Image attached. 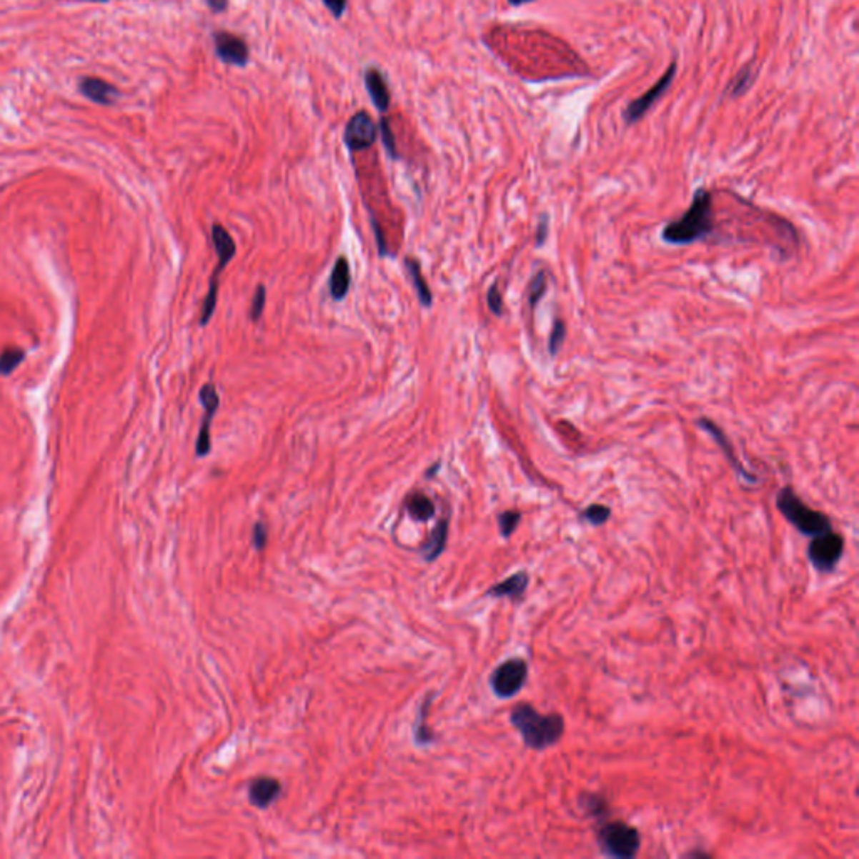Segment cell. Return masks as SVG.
<instances>
[{
  "label": "cell",
  "mask_w": 859,
  "mask_h": 859,
  "mask_svg": "<svg viewBox=\"0 0 859 859\" xmlns=\"http://www.w3.org/2000/svg\"><path fill=\"white\" fill-rule=\"evenodd\" d=\"M322 2H324V6L329 9L331 14L336 19H339L342 14H344L347 6V0H322Z\"/></svg>",
  "instance_id": "obj_32"
},
{
  "label": "cell",
  "mask_w": 859,
  "mask_h": 859,
  "mask_svg": "<svg viewBox=\"0 0 859 859\" xmlns=\"http://www.w3.org/2000/svg\"><path fill=\"white\" fill-rule=\"evenodd\" d=\"M215 52L222 62L229 66L244 67L249 62V44L237 34L217 31L214 34Z\"/></svg>",
  "instance_id": "obj_10"
},
{
  "label": "cell",
  "mask_w": 859,
  "mask_h": 859,
  "mask_svg": "<svg viewBox=\"0 0 859 859\" xmlns=\"http://www.w3.org/2000/svg\"><path fill=\"white\" fill-rule=\"evenodd\" d=\"M752 84V66H747L738 72L735 79H733V83L730 86V93L733 98H737V96H740L744 91L749 89V86Z\"/></svg>",
  "instance_id": "obj_28"
},
{
  "label": "cell",
  "mask_w": 859,
  "mask_h": 859,
  "mask_svg": "<svg viewBox=\"0 0 859 859\" xmlns=\"http://www.w3.org/2000/svg\"><path fill=\"white\" fill-rule=\"evenodd\" d=\"M265 307V287L260 284L257 286V291H255L252 306H250V317H252V321H259L260 316H262Z\"/></svg>",
  "instance_id": "obj_30"
},
{
  "label": "cell",
  "mask_w": 859,
  "mask_h": 859,
  "mask_svg": "<svg viewBox=\"0 0 859 859\" xmlns=\"http://www.w3.org/2000/svg\"><path fill=\"white\" fill-rule=\"evenodd\" d=\"M376 138H378V126L371 118L368 111H358V113L351 116L349 121L346 123L344 144L351 152H363L373 147Z\"/></svg>",
  "instance_id": "obj_9"
},
{
  "label": "cell",
  "mask_w": 859,
  "mask_h": 859,
  "mask_svg": "<svg viewBox=\"0 0 859 859\" xmlns=\"http://www.w3.org/2000/svg\"><path fill=\"white\" fill-rule=\"evenodd\" d=\"M527 2H532V0H509L510 6H522V4H527Z\"/></svg>",
  "instance_id": "obj_35"
},
{
  "label": "cell",
  "mask_w": 859,
  "mask_h": 859,
  "mask_svg": "<svg viewBox=\"0 0 859 859\" xmlns=\"http://www.w3.org/2000/svg\"><path fill=\"white\" fill-rule=\"evenodd\" d=\"M207 6L210 7V11L222 14L229 9V0H207Z\"/></svg>",
  "instance_id": "obj_34"
},
{
  "label": "cell",
  "mask_w": 859,
  "mask_h": 859,
  "mask_svg": "<svg viewBox=\"0 0 859 859\" xmlns=\"http://www.w3.org/2000/svg\"><path fill=\"white\" fill-rule=\"evenodd\" d=\"M564 339H566V322H564L562 319H556L552 324L551 336H549V342H547L549 354L556 356L559 351H561Z\"/></svg>",
  "instance_id": "obj_26"
},
{
  "label": "cell",
  "mask_w": 859,
  "mask_h": 859,
  "mask_svg": "<svg viewBox=\"0 0 859 859\" xmlns=\"http://www.w3.org/2000/svg\"><path fill=\"white\" fill-rule=\"evenodd\" d=\"M435 470H438V463H435V465H433L432 468H430V470H428V474H427V477H432L433 474H435Z\"/></svg>",
  "instance_id": "obj_36"
},
{
  "label": "cell",
  "mask_w": 859,
  "mask_h": 859,
  "mask_svg": "<svg viewBox=\"0 0 859 859\" xmlns=\"http://www.w3.org/2000/svg\"><path fill=\"white\" fill-rule=\"evenodd\" d=\"M212 239H214L215 252H217V255H219V265H217V269L214 270V276H212V279H210L209 294H207V297H205L204 311H202V317H200V326H207L210 322L212 314H214V311L217 307V296H219V279L222 276V272H224V269L227 267V264L234 259L235 252H237V247H235L234 239L230 237V234L227 232L225 227H222L219 224H215L214 227H212Z\"/></svg>",
  "instance_id": "obj_5"
},
{
  "label": "cell",
  "mask_w": 859,
  "mask_h": 859,
  "mask_svg": "<svg viewBox=\"0 0 859 859\" xmlns=\"http://www.w3.org/2000/svg\"><path fill=\"white\" fill-rule=\"evenodd\" d=\"M545 292H547V276H545L544 270H539L532 277V281H530L527 291V302L532 311L537 307V304L540 302V299L545 296Z\"/></svg>",
  "instance_id": "obj_23"
},
{
  "label": "cell",
  "mask_w": 859,
  "mask_h": 859,
  "mask_svg": "<svg viewBox=\"0 0 859 859\" xmlns=\"http://www.w3.org/2000/svg\"><path fill=\"white\" fill-rule=\"evenodd\" d=\"M404 265H407L409 279H412L414 291H417V294H418L419 302H422V306L430 307L433 302V296H432V291H430L428 284H427V281H424V277L422 274V265H419L417 259H409V257L404 260Z\"/></svg>",
  "instance_id": "obj_18"
},
{
  "label": "cell",
  "mask_w": 859,
  "mask_h": 859,
  "mask_svg": "<svg viewBox=\"0 0 859 859\" xmlns=\"http://www.w3.org/2000/svg\"><path fill=\"white\" fill-rule=\"evenodd\" d=\"M529 586V574L527 571H519L512 574L495 586H492L487 591V596L492 597H510V600L519 601L525 595V590Z\"/></svg>",
  "instance_id": "obj_15"
},
{
  "label": "cell",
  "mask_w": 859,
  "mask_h": 859,
  "mask_svg": "<svg viewBox=\"0 0 859 859\" xmlns=\"http://www.w3.org/2000/svg\"><path fill=\"white\" fill-rule=\"evenodd\" d=\"M364 84L373 104L381 113H384V111L389 108V103H392V96H389V88L388 84H386L383 74H381L376 67H369V69H366L364 72Z\"/></svg>",
  "instance_id": "obj_14"
},
{
  "label": "cell",
  "mask_w": 859,
  "mask_h": 859,
  "mask_svg": "<svg viewBox=\"0 0 859 859\" xmlns=\"http://www.w3.org/2000/svg\"><path fill=\"white\" fill-rule=\"evenodd\" d=\"M281 794V784L272 777H259L249 788V799L255 808L265 809Z\"/></svg>",
  "instance_id": "obj_13"
},
{
  "label": "cell",
  "mask_w": 859,
  "mask_h": 859,
  "mask_svg": "<svg viewBox=\"0 0 859 859\" xmlns=\"http://www.w3.org/2000/svg\"><path fill=\"white\" fill-rule=\"evenodd\" d=\"M447 535H448V520H442L440 524L437 525V529L432 532V537L427 540V544L423 545V556L427 561H435V559L440 556L443 547H445L447 544Z\"/></svg>",
  "instance_id": "obj_19"
},
{
  "label": "cell",
  "mask_w": 859,
  "mask_h": 859,
  "mask_svg": "<svg viewBox=\"0 0 859 859\" xmlns=\"http://www.w3.org/2000/svg\"><path fill=\"white\" fill-rule=\"evenodd\" d=\"M844 556V537L833 529L814 535L808 547V557L821 574L833 572Z\"/></svg>",
  "instance_id": "obj_6"
},
{
  "label": "cell",
  "mask_w": 859,
  "mask_h": 859,
  "mask_svg": "<svg viewBox=\"0 0 859 859\" xmlns=\"http://www.w3.org/2000/svg\"><path fill=\"white\" fill-rule=\"evenodd\" d=\"M697 423H698L700 428L705 430L708 435L713 437V440L717 442V445L722 448L723 455H725L728 463H730V465L733 468H735V472H737L738 475L742 477V479H745L747 482H750V484H752V482L757 480L754 474H750V472H747L745 468L742 467L740 460H738V458L735 457V452H733V447H732L730 440H728L725 433H723V430L720 427H718V424L715 422H712V419H708V418H700Z\"/></svg>",
  "instance_id": "obj_12"
},
{
  "label": "cell",
  "mask_w": 859,
  "mask_h": 859,
  "mask_svg": "<svg viewBox=\"0 0 859 859\" xmlns=\"http://www.w3.org/2000/svg\"><path fill=\"white\" fill-rule=\"evenodd\" d=\"M581 808L586 810L587 814L591 815V818L597 819V821H606V815H607V804L606 799L602 798V795L597 794H586L581 798Z\"/></svg>",
  "instance_id": "obj_22"
},
{
  "label": "cell",
  "mask_w": 859,
  "mask_h": 859,
  "mask_svg": "<svg viewBox=\"0 0 859 859\" xmlns=\"http://www.w3.org/2000/svg\"><path fill=\"white\" fill-rule=\"evenodd\" d=\"M79 89L83 91L86 98H89L91 101L99 104H109L114 96H118V91H116L114 86L99 79V77H84V79L81 81Z\"/></svg>",
  "instance_id": "obj_16"
},
{
  "label": "cell",
  "mask_w": 859,
  "mask_h": 859,
  "mask_svg": "<svg viewBox=\"0 0 859 859\" xmlns=\"http://www.w3.org/2000/svg\"><path fill=\"white\" fill-rule=\"evenodd\" d=\"M610 517H611V509L607 505H602V504L587 505L586 509L581 512V519L586 520V522H590L591 525H596V527L606 524L607 520H610Z\"/></svg>",
  "instance_id": "obj_24"
},
{
  "label": "cell",
  "mask_w": 859,
  "mask_h": 859,
  "mask_svg": "<svg viewBox=\"0 0 859 859\" xmlns=\"http://www.w3.org/2000/svg\"><path fill=\"white\" fill-rule=\"evenodd\" d=\"M527 677V661L522 658H510L492 672L490 687L499 698H512L524 688Z\"/></svg>",
  "instance_id": "obj_7"
},
{
  "label": "cell",
  "mask_w": 859,
  "mask_h": 859,
  "mask_svg": "<svg viewBox=\"0 0 859 859\" xmlns=\"http://www.w3.org/2000/svg\"><path fill=\"white\" fill-rule=\"evenodd\" d=\"M510 723L520 733L525 747L532 750H545L556 745L564 735L562 715L540 713L529 703H520L510 713Z\"/></svg>",
  "instance_id": "obj_2"
},
{
  "label": "cell",
  "mask_w": 859,
  "mask_h": 859,
  "mask_svg": "<svg viewBox=\"0 0 859 859\" xmlns=\"http://www.w3.org/2000/svg\"><path fill=\"white\" fill-rule=\"evenodd\" d=\"M26 359V351L22 347L9 346L0 353V374L7 376L17 369V366Z\"/></svg>",
  "instance_id": "obj_21"
},
{
  "label": "cell",
  "mask_w": 859,
  "mask_h": 859,
  "mask_svg": "<svg viewBox=\"0 0 859 859\" xmlns=\"http://www.w3.org/2000/svg\"><path fill=\"white\" fill-rule=\"evenodd\" d=\"M89 2H106V0H89Z\"/></svg>",
  "instance_id": "obj_37"
},
{
  "label": "cell",
  "mask_w": 859,
  "mask_h": 859,
  "mask_svg": "<svg viewBox=\"0 0 859 859\" xmlns=\"http://www.w3.org/2000/svg\"><path fill=\"white\" fill-rule=\"evenodd\" d=\"M349 284H351L349 264H347L346 257H339L336 260L334 267H332L331 279H329L331 297L334 299V301H341V299H344L347 291H349Z\"/></svg>",
  "instance_id": "obj_17"
},
{
  "label": "cell",
  "mask_w": 859,
  "mask_h": 859,
  "mask_svg": "<svg viewBox=\"0 0 859 859\" xmlns=\"http://www.w3.org/2000/svg\"><path fill=\"white\" fill-rule=\"evenodd\" d=\"M407 510L409 517L413 520H418V522H427V520L435 515V505H433V502L423 494H413L409 497Z\"/></svg>",
  "instance_id": "obj_20"
},
{
  "label": "cell",
  "mask_w": 859,
  "mask_h": 859,
  "mask_svg": "<svg viewBox=\"0 0 859 859\" xmlns=\"http://www.w3.org/2000/svg\"><path fill=\"white\" fill-rule=\"evenodd\" d=\"M777 509L784 515L785 520L799 530L803 535L814 537V535L826 532L833 529L831 519L826 514L814 510L800 497L795 494L793 487H784L777 494Z\"/></svg>",
  "instance_id": "obj_3"
},
{
  "label": "cell",
  "mask_w": 859,
  "mask_h": 859,
  "mask_svg": "<svg viewBox=\"0 0 859 859\" xmlns=\"http://www.w3.org/2000/svg\"><path fill=\"white\" fill-rule=\"evenodd\" d=\"M379 131H381V138H383V144H384L386 153H388L389 157L393 158V160H397V158H398L397 141H394V134H393L392 126H389L388 119H386V118H381Z\"/></svg>",
  "instance_id": "obj_27"
},
{
  "label": "cell",
  "mask_w": 859,
  "mask_h": 859,
  "mask_svg": "<svg viewBox=\"0 0 859 859\" xmlns=\"http://www.w3.org/2000/svg\"><path fill=\"white\" fill-rule=\"evenodd\" d=\"M713 232L712 195L705 188L695 192L692 205L678 219L668 222L661 230V239L670 245H690L705 239Z\"/></svg>",
  "instance_id": "obj_1"
},
{
  "label": "cell",
  "mask_w": 859,
  "mask_h": 859,
  "mask_svg": "<svg viewBox=\"0 0 859 859\" xmlns=\"http://www.w3.org/2000/svg\"><path fill=\"white\" fill-rule=\"evenodd\" d=\"M200 403L204 404V408H205V417H204V419H202V427L199 432V438H197L195 452H197V457H205V455H209L212 450V437H210L212 419H214L217 409H219V407H220L219 393H217V388L212 383H205L204 386H202Z\"/></svg>",
  "instance_id": "obj_11"
},
{
  "label": "cell",
  "mask_w": 859,
  "mask_h": 859,
  "mask_svg": "<svg viewBox=\"0 0 859 859\" xmlns=\"http://www.w3.org/2000/svg\"><path fill=\"white\" fill-rule=\"evenodd\" d=\"M265 539H267V532H265V525L262 522H257L254 527V544L255 547L259 549V551H262L265 547Z\"/></svg>",
  "instance_id": "obj_33"
},
{
  "label": "cell",
  "mask_w": 859,
  "mask_h": 859,
  "mask_svg": "<svg viewBox=\"0 0 859 859\" xmlns=\"http://www.w3.org/2000/svg\"><path fill=\"white\" fill-rule=\"evenodd\" d=\"M597 843L607 856L631 859L640 851L641 836L638 829L625 821H602L597 829Z\"/></svg>",
  "instance_id": "obj_4"
},
{
  "label": "cell",
  "mask_w": 859,
  "mask_h": 859,
  "mask_svg": "<svg viewBox=\"0 0 859 859\" xmlns=\"http://www.w3.org/2000/svg\"><path fill=\"white\" fill-rule=\"evenodd\" d=\"M675 74H677V62L673 61L672 64L668 66L667 72L660 77L658 83H656L653 88H650L643 96H640V98L631 101V103L626 106L625 111H622V118H625L626 124L638 123L640 119L643 118L646 113H648L651 106H653L656 101H658L661 96L665 94V91L672 86Z\"/></svg>",
  "instance_id": "obj_8"
},
{
  "label": "cell",
  "mask_w": 859,
  "mask_h": 859,
  "mask_svg": "<svg viewBox=\"0 0 859 859\" xmlns=\"http://www.w3.org/2000/svg\"><path fill=\"white\" fill-rule=\"evenodd\" d=\"M549 235V217L542 215L540 217V222L537 224V230H535V245L540 247V245L545 244V240H547Z\"/></svg>",
  "instance_id": "obj_31"
},
{
  "label": "cell",
  "mask_w": 859,
  "mask_h": 859,
  "mask_svg": "<svg viewBox=\"0 0 859 859\" xmlns=\"http://www.w3.org/2000/svg\"><path fill=\"white\" fill-rule=\"evenodd\" d=\"M520 519H522V514H520L519 510H505V512H502L499 515V529L502 537L509 539L510 535L515 532V529H517Z\"/></svg>",
  "instance_id": "obj_25"
},
{
  "label": "cell",
  "mask_w": 859,
  "mask_h": 859,
  "mask_svg": "<svg viewBox=\"0 0 859 859\" xmlns=\"http://www.w3.org/2000/svg\"><path fill=\"white\" fill-rule=\"evenodd\" d=\"M487 304H489L492 314L502 316V312H504V299H502V292L499 291L497 284H492L489 292H487Z\"/></svg>",
  "instance_id": "obj_29"
}]
</instances>
